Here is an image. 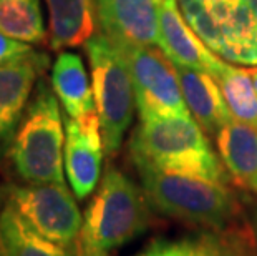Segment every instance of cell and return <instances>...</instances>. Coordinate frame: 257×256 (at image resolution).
<instances>
[{"label": "cell", "mask_w": 257, "mask_h": 256, "mask_svg": "<svg viewBox=\"0 0 257 256\" xmlns=\"http://www.w3.org/2000/svg\"><path fill=\"white\" fill-rule=\"evenodd\" d=\"M135 166L179 173L227 185V170L193 117H163L140 123L130 140Z\"/></svg>", "instance_id": "obj_1"}, {"label": "cell", "mask_w": 257, "mask_h": 256, "mask_svg": "<svg viewBox=\"0 0 257 256\" xmlns=\"http://www.w3.org/2000/svg\"><path fill=\"white\" fill-rule=\"evenodd\" d=\"M146 197L118 168L103 175L95 197L86 206L76 253L78 256H111L148 226Z\"/></svg>", "instance_id": "obj_2"}, {"label": "cell", "mask_w": 257, "mask_h": 256, "mask_svg": "<svg viewBox=\"0 0 257 256\" xmlns=\"http://www.w3.org/2000/svg\"><path fill=\"white\" fill-rule=\"evenodd\" d=\"M136 170L148 203L165 216L204 230H217L240 220V206L227 185L150 166Z\"/></svg>", "instance_id": "obj_3"}, {"label": "cell", "mask_w": 257, "mask_h": 256, "mask_svg": "<svg viewBox=\"0 0 257 256\" xmlns=\"http://www.w3.org/2000/svg\"><path fill=\"white\" fill-rule=\"evenodd\" d=\"M65 123L58 99L38 81L9 150L15 173L27 183H65Z\"/></svg>", "instance_id": "obj_4"}, {"label": "cell", "mask_w": 257, "mask_h": 256, "mask_svg": "<svg viewBox=\"0 0 257 256\" xmlns=\"http://www.w3.org/2000/svg\"><path fill=\"white\" fill-rule=\"evenodd\" d=\"M96 115L108 155L121 148L135 115V89L123 52L105 34L96 32L85 43Z\"/></svg>", "instance_id": "obj_5"}, {"label": "cell", "mask_w": 257, "mask_h": 256, "mask_svg": "<svg viewBox=\"0 0 257 256\" xmlns=\"http://www.w3.org/2000/svg\"><path fill=\"white\" fill-rule=\"evenodd\" d=\"M119 50L128 62L141 122L191 115L183 97L176 65L160 47H126Z\"/></svg>", "instance_id": "obj_6"}, {"label": "cell", "mask_w": 257, "mask_h": 256, "mask_svg": "<svg viewBox=\"0 0 257 256\" xmlns=\"http://www.w3.org/2000/svg\"><path fill=\"white\" fill-rule=\"evenodd\" d=\"M75 198L65 183H29L5 190V201L35 231L62 244H75L83 226Z\"/></svg>", "instance_id": "obj_7"}, {"label": "cell", "mask_w": 257, "mask_h": 256, "mask_svg": "<svg viewBox=\"0 0 257 256\" xmlns=\"http://www.w3.org/2000/svg\"><path fill=\"white\" fill-rule=\"evenodd\" d=\"M65 123V175L78 200L95 192L101 173L103 135L96 112L81 118L63 117Z\"/></svg>", "instance_id": "obj_8"}, {"label": "cell", "mask_w": 257, "mask_h": 256, "mask_svg": "<svg viewBox=\"0 0 257 256\" xmlns=\"http://www.w3.org/2000/svg\"><path fill=\"white\" fill-rule=\"evenodd\" d=\"M96 22L118 48L160 47V0H95Z\"/></svg>", "instance_id": "obj_9"}, {"label": "cell", "mask_w": 257, "mask_h": 256, "mask_svg": "<svg viewBox=\"0 0 257 256\" xmlns=\"http://www.w3.org/2000/svg\"><path fill=\"white\" fill-rule=\"evenodd\" d=\"M47 63V55L35 52L24 60L0 65V160L9 155L34 87Z\"/></svg>", "instance_id": "obj_10"}, {"label": "cell", "mask_w": 257, "mask_h": 256, "mask_svg": "<svg viewBox=\"0 0 257 256\" xmlns=\"http://www.w3.org/2000/svg\"><path fill=\"white\" fill-rule=\"evenodd\" d=\"M160 48L176 67L199 70L214 78L226 65L191 29L178 0H160Z\"/></svg>", "instance_id": "obj_11"}, {"label": "cell", "mask_w": 257, "mask_h": 256, "mask_svg": "<svg viewBox=\"0 0 257 256\" xmlns=\"http://www.w3.org/2000/svg\"><path fill=\"white\" fill-rule=\"evenodd\" d=\"M176 68L189 113L206 133L217 135L224 125L232 120L217 80L211 73L199 70L186 67Z\"/></svg>", "instance_id": "obj_12"}, {"label": "cell", "mask_w": 257, "mask_h": 256, "mask_svg": "<svg viewBox=\"0 0 257 256\" xmlns=\"http://www.w3.org/2000/svg\"><path fill=\"white\" fill-rule=\"evenodd\" d=\"M216 141L232 182L257 195V128L232 118L217 132Z\"/></svg>", "instance_id": "obj_13"}, {"label": "cell", "mask_w": 257, "mask_h": 256, "mask_svg": "<svg viewBox=\"0 0 257 256\" xmlns=\"http://www.w3.org/2000/svg\"><path fill=\"white\" fill-rule=\"evenodd\" d=\"M48 12V43L52 50L85 45L96 34L95 0H45Z\"/></svg>", "instance_id": "obj_14"}, {"label": "cell", "mask_w": 257, "mask_h": 256, "mask_svg": "<svg viewBox=\"0 0 257 256\" xmlns=\"http://www.w3.org/2000/svg\"><path fill=\"white\" fill-rule=\"evenodd\" d=\"M168 256H257L252 228L242 220L169 243Z\"/></svg>", "instance_id": "obj_15"}, {"label": "cell", "mask_w": 257, "mask_h": 256, "mask_svg": "<svg viewBox=\"0 0 257 256\" xmlns=\"http://www.w3.org/2000/svg\"><path fill=\"white\" fill-rule=\"evenodd\" d=\"M90 78L81 55L75 52L58 53L52 67V89L65 115L81 118L96 112Z\"/></svg>", "instance_id": "obj_16"}, {"label": "cell", "mask_w": 257, "mask_h": 256, "mask_svg": "<svg viewBox=\"0 0 257 256\" xmlns=\"http://www.w3.org/2000/svg\"><path fill=\"white\" fill-rule=\"evenodd\" d=\"M0 256H78L75 244L42 236L7 201L0 210Z\"/></svg>", "instance_id": "obj_17"}, {"label": "cell", "mask_w": 257, "mask_h": 256, "mask_svg": "<svg viewBox=\"0 0 257 256\" xmlns=\"http://www.w3.org/2000/svg\"><path fill=\"white\" fill-rule=\"evenodd\" d=\"M0 32L30 45L45 43L48 34L40 0H0Z\"/></svg>", "instance_id": "obj_18"}, {"label": "cell", "mask_w": 257, "mask_h": 256, "mask_svg": "<svg viewBox=\"0 0 257 256\" xmlns=\"http://www.w3.org/2000/svg\"><path fill=\"white\" fill-rule=\"evenodd\" d=\"M216 80L232 118L257 128V92L250 68H239L226 63Z\"/></svg>", "instance_id": "obj_19"}, {"label": "cell", "mask_w": 257, "mask_h": 256, "mask_svg": "<svg viewBox=\"0 0 257 256\" xmlns=\"http://www.w3.org/2000/svg\"><path fill=\"white\" fill-rule=\"evenodd\" d=\"M34 53L35 52L30 43L12 39V37H9L7 34L0 32V65L24 60L27 57L34 55Z\"/></svg>", "instance_id": "obj_20"}, {"label": "cell", "mask_w": 257, "mask_h": 256, "mask_svg": "<svg viewBox=\"0 0 257 256\" xmlns=\"http://www.w3.org/2000/svg\"><path fill=\"white\" fill-rule=\"evenodd\" d=\"M168 241H163V239H156L153 241L150 246H146L143 251L138 253L136 256H168Z\"/></svg>", "instance_id": "obj_21"}, {"label": "cell", "mask_w": 257, "mask_h": 256, "mask_svg": "<svg viewBox=\"0 0 257 256\" xmlns=\"http://www.w3.org/2000/svg\"><path fill=\"white\" fill-rule=\"evenodd\" d=\"M250 73H252V81H254V87L257 92V68H250Z\"/></svg>", "instance_id": "obj_22"}, {"label": "cell", "mask_w": 257, "mask_h": 256, "mask_svg": "<svg viewBox=\"0 0 257 256\" xmlns=\"http://www.w3.org/2000/svg\"><path fill=\"white\" fill-rule=\"evenodd\" d=\"M4 201H5V190H0V210L4 206Z\"/></svg>", "instance_id": "obj_23"}]
</instances>
